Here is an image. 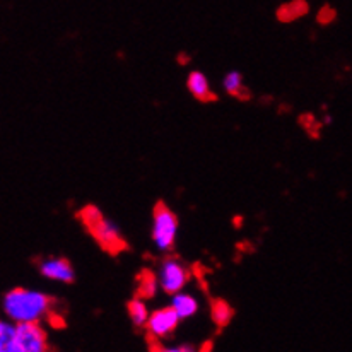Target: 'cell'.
Wrapping results in <instances>:
<instances>
[{
    "label": "cell",
    "mask_w": 352,
    "mask_h": 352,
    "mask_svg": "<svg viewBox=\"0 0 352 352\" xmlns=\"http://www.w3.org/2000/svg\"><path fill=\"white\" fill-rule=\"evenodd\" d=\"M55 302L52 296L26 287H14L2 298V309L14 323L40 322L43 316L50 315Z\"/></svg>",
    "instance_id": "obj_1"
},
{
    "label": "cell",
    "mask_w": 352,
    "mask_h": 352,
    "mask_svg": "<svg viewBox=\"0 0 352 352\" xmlns=\"http://www.w3.org/2000/svg\"><path fill=\"white\" fill-rule=\"evenodd\" d=\"M77 217L82 223V226L86 228V231L94 238V241L100 245V248L103 252H107L108 255L117 256L122 252L129 250V243L123 238L122 233L118 231V228L113 223L107 219L103 216L98 207L94 206H86L77 212Z\"/></svg>",
    "instance_id": "obj_2"
},
{
    "label": "cell",
    "mask_w": 352,
    "mask_h": 352,
    "mask_svg": "<svg viewBox=\"0 0 352 352\" xmlns=\"http://www.w3.org/2000/svg\"><path fill=\"white\" fill-rule=\"evenodd\" d=\"M176 230H178V219L175 212L164 202H157L154 207V226L153 238L157 248L171 250L175 246Z\"/></svg>",
    "instance_id": "obj_3"
},
{
    "label": "cell",
    "mask_w": 352,
    "mask_h": 352,
    "mask_svg": "<svg viewBox=\"0 0 352 352\" xmlns=\"http://www.w3.org/2000/svg\"><path fill=\"white\" fill-rule=\"evenodd\" d=\"M48 346L47 333L40 322L17 323L16 339H14V352H47Z\"/></svg>",
    "instance_id": "obj_4"
},
{
    "label": "cell",
    "mask_w": 352,
    "mask_h": 352,
    "mask_svg": "<svg viewBox=\"0 0 352 352\" xmlns=\"http://www.w3.org/2000/svg\"><path fill=\"white\" fill-rule=\"evenodd\" d=\"M161 287L164 289V293L168 294H176L179 289H183L186 283L190 279V272L178 262V260L170 258L163 263L160 274Z\"/></svg>",
    "instance_id": "obj_5"
},
{
    "label": "cell",
    "mask_w": 352,
    "mask_h": 352,
    "mask_svg": "<svg viewBox=\"0 0 352 352\" xmlns=\"http://www.w3.org/2000/svg\"><path fill=\"white\" fill-rule=\"evenodd\" d=\"M179 316L175 311V308H163L160 311L153 313L147 320V327H149V332L154 337H164L168 333H171L178 327Z\"/></svg>",
    "instance_id": "obj_6"
},
{
    "label": "cell",
    "mask_w": 352,
    "mask_h": 352,
    "mask_svg": "<svg viewBox=\"0 0 352 352\" xmlns=\"http://www.w3.org/2000/svg\"><path fill=\"white\" fill-rule=\"evenodd\" d=\"M41 276L47 279L58 280V283L72 284L76 276H74V269L67 258H47L40 263Z\"/></svg>",
    "instance_id": "obj_7"
},
{
    "label": "cell",
    "mask_w": 352,
    "mask_h": 352,
    "mask_svg": "<svg viewBox=\"0 0 352 352\" xmlns=\"http://www.w3.org/2000/svg\"><path fill=\"white\" fill-rule=\"evenodd\" d=\"M186 86H188L190 93L197 98L202 103H209V101H216V94L209 89V82H207L206 76L200 72H192L186 80Z\"/></svg>",
    "instance_id": "obj_8"
},
{
    "label": "cell",
    "mask_w": 352,
    "mask_h": 352,
    "mask_svg": "<svg viewBox=\"0 0 352 352\" xmlns=\"http://www.w3.org/2000/svg\"><path fill=\"white\" fill-rule=\"evenodd\" d=\"M157 291V277L153 270L144 269L137 274V298L151 299Z\"/></svg>",
    "instance_id": "obj_9"
},
{
    "label": "cell",
    "mask_w": 352,
    "mask_h": 352,
    "mask_svg": "<svg viewBox=\"0 0 352 352\" xmlns=\"http://www.w3.org/2000/svg\"><path fill=\"white\" fill-rule=\"evenodd\" d=\"M210 316H212V322L216 323L219 329H224L226 325H230V322L234 316V309L231 308V305L224 299H212L210 301Z\"/></svg>",
    "instance_id": "obj_10"
},
{
    "label": "cell",
    "mask_w": 352,
    "mask_h": 352,
    "mask_svg": "<svg viewBox=\"0 0 352 352\" xmlns=\"http://www.w3.org/2000/svg\"><path fill=\"white\" fill-rule=\"evenodd\" d=\"M17 323L12 320L0 318V352H14V339H16Z\"/></svg>",
    "instance_id": "obj_11"
},
{
    "label": "cell",
    "mask_w": 352,
    "mask_h": 352,
    "mask_svg": "<svg viewBox=\"0 0 352 352\" xmlns=\"http://www.w3.org/2000/svg\"><path fill=\"white\" fill-rule=\"evenodd\" d=\"M224 86H226V91L231 94V96L239 98V100H248L250 93L248 89L243 84V77L239 72H230L228 77L224 79Z\"/></svg>",
    "instance_id": "obj_12"
},
{
    "label": "cell",
    "mask_w": 352,
    "mask_h": 352,
    "mask_svg": "<svg viewBox=\"0 0 352 352\" xmlns=\"http://www.w3.org/2000/svg\"><path fill=\"white\" fill-rule=\"evenodd\" d=\"M173 308H175V311L178 313L179 320H182V318H188V316H192L193 313L197 311V308H199V306H197V301L192 298V296L178 294V296H175V299H173Z\"/></svg>",
    "instance_id": "obj_13"
},
{
    "label": "cell",
    "mask_w": 352,
    "mask_h": 352,
    "mask_svg": "<svg viewBox=\"0 0 352 352\" xmlns=\"http://www.w3.org/2000/svg\"><path fill=\"white\" fill-rule=\"evenodd\" d=\"M126 309H129L130 320H132L135 327H144L147 323V320H149V313H147L146 305H144L140 298L130 301L129 305H126Z\"/></svg>",
    "instance_id": "obj_14"
},
{
    "label": "cell",
    "mask_w": 352,
    "mask_h": 352,
    "mask_svg": "<svg viewBox=\"0 0 352 352\" xmlns=\"http://www.w3.org/2000/svg\"><path fill=\"white\" fill-rule=\"evenodd\" d=\"M308 12V6H306L302 0H296V2L287 3V6H283L279 9V19L284 21V23H289V21L298 19V17L305 16Z\"/></svg>",
    "instance_id": "obj_15"
},
{
    "label": "cell",
    "mask_w": 352,
    "mask_h": 352,
    "mask_svg": "<svg viewBox=\"0 0 352 352\" xmlns=\"http://www.w3.org/2000/svg\"><path fill=\"white\" fill-rule=\"evenodd\" d=\"M301 122L305 123V125H302V126H305L306 132H308L309 135L318 137V129H320V126H322V125H320V123L316 122V120L313 118L311 115H305V117L301 118Z\"/></svg>",
    "instance_id": "obj_16"
},
{
    "label": "cell",
    "mask_w": 352,
    "mask_h": 352,
    "mask_svg": "<svg viewBox=\"0 0 352 352\" xmlns=\"http://www.w3.org/2000/svg\"><path fill=\"white\" fill-rule=\"evenodd\" d=\"M336 19V10L330 9V7H323L318 14V23L322 24H329Z\"/></svg>",
    "instance_id": "obj_17"
}]
</instances>
